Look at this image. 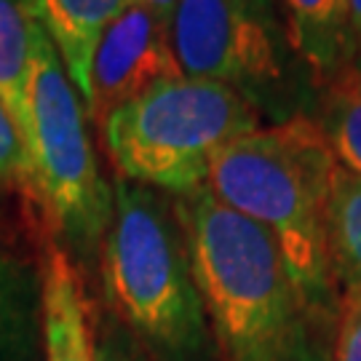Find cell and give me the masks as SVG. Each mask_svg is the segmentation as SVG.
Masks as SVG:
<instances>
[{"mask_svg": "<svg viewBox=\"0 0 361 361\" xmlns=\"http://www.w3.org/2000/svg\"><path fill=\"white\" fill-rule=\"evenodd\" d=\"M214 361H332L337 319L300 289L268 233L207 185L171 198Z\"/></svg>", "mask_w": 361, "mask_h": 361, "instance_id": "obj_1", "label": "cell"}, {"mask_svg": "<svg viewBox=\"0 0 361 361\" xmlns=\"http://www.w3.org/2000/svg\"><path fill=\"white\" fill-rule=\"evenodd\" d=\"M337 158L313 118L292 116L222 147L207 188L271 235L300 289L326 316L340 313L329 271L326 217Z\"/></svg>", "mask_w": 361, "mask_h": 361, "instance_id": "obj_2", "label": "cell"}, {"mask_svg": "<svg viewBox=\"0 0 361 361\" xmlns=\"http://www.w3.org/2000/svg\"><path fill=\"white\" fill-rule=\"evenodd\" d=\"M104 297L155 361H212V335L171 198L118 180L99 252Z\"/></svg>", "mask_w": 361, "mask_h": 361, "instance_id": "obj_3", "label": "cell"}, {"mask_svg": "<svg viewBox=\"0 0 361 361\" xmlns=\"http://www.w3.org/2000/svg\"><path fill=\"white\" fill-rule=\"evenodd\" d=\"M259 107L225 83L177 78L99 123L118 180L185 195L207 185L222 147L259 129Z\"/></svg>", "mask_w": 361, "mask_h": 361, "instance_id": "obj_4", "label": "cell"}, {"mask_svg": "<svg viewBox=\"0 0 361 361\" xmlns=\"http://www.w3.org/2000/svg\"><path fill=\"white\" fill-rule=\"evenodd\" d=\"M27 190L49 225L51 241L91 265L113 219V190L104 182L83 99L67 75L51 38L35 19L30 70Z\"/></svg>", "mask_w": 361, "mask_h": 361, "instance_id": "obj_5", "label": "cell"}, {"mask_svg": "<svg viewBox=\"0 0 361 361\" xmlns=\"http://www.w3.org/2000/svg\"><path fill=\"white\" fill-rule=\"evenodd\" d=\"M169 32L185 78L225 83L259 113L286 89L292 49L273 0H180Z\"/></svg>", "mask_w": 361, "mask_h": 361, "instance_id": "obj_6", "label": "cell"}, {"mask_svg": "<svg viewBox=\"0 0 361 361\" xmlns=\"http://www.w3.org/2000/svg\"><path fill=\"white\" fill-rule=\"evenodd\" d=\"M177 78H185V73L171 46L169 25L142 3L129 0L94 49L86 118L99 126L113 110Z\"/></svg>", "mask_w": 361, "mask_h": 361, "instance_id": "obj_7", "label": "cell"}, {"mask_svg": "<svg viewBox=\"0 0 361 361\" xmlns=\"http://www.w3.org/2000/svg\"><path fill=\"white\" fill-rule=\"evenodd\" d=\"M43 273V361H97L89 302L75 259L49 241Z\"/></svg>", "mask_w": 361, "mask_h": 361, "instance_id": "obj_8", "label": "cell"}, {"mask_svg": "<svg viewBox=\"0 0 361 361\" xmlns=\"http://www.w3.org/2000/svg\"><path fill=\"white\" fill-rule=\"evenodd\" d=\"M286 43L316 89L356 62L348 0H279Z\"/></svg>", "mask_w": 361, "mask_h": 361, "instance_id": "obj_9", "label": "cell"}, {"mask_svg": "<svg viewBox=\"0 0 361 361\" xmlns=\"http://www.w3.org/2000/svg\"><path fill=\"white\" fill-rule=\"evenodd\" d=\"M0 361H43V273L0 244Z\"/></svg>", "mask_w": 361, "mask_h": 361, "instance_id": "obj_10", "label": "cell"}, {"mask_svg": "<svg viewBox=\"0 0 361 361\" xmlns=\"http://www.w3.org/2000/svg\"><path fill=\"white\" fill-rule=\"evenodd\" d=\"M129 0H35V16L51 38L83 107L89 102V70L94 49Z\"/></svg>", "mask_w": 361, "mask_h": 361, "instance_id": "obj_11", "label": "cell"}, {"mask_svg": "<svg viewBox=\"0 0 361 361\" xmlns=\"http://www.w3.org/2000/svg\"><path fill=\"white\" fill-rule=\"evenodd\" d=\"M32 0H0V102L11 113L27 147L30 70H32Z\"/></svg>", "mask_w": 361, "mask_h": 361, "instance_id": "obj_12", "label": "cell"}, {"mask_svg": "<svg viewBox=\"0 0 361 361\" xmlns=\"http://www.w3.org/2000/svg\"><path fill=\"white\" fill-rule=\"evenodd\" d=\"M326 252L337 289H361V177L340 164L329 195Z\"/></svg>", "mask_w": 361, "mask_h": 361, "instance_id": "obj_13", "label": "cell"}, {"mask_svg": "<svg viewBox=\"0 0 361 361\" xmlns=\"http://www.w3.org/2000/svg\"><path fill=\"white\" fill-rule=\"evenodd\" d=\"M340 166L361 177V65L343 70L322 86L319 116L313 118Z\"/></svg>", "mask_w": 361, "mask_h": 361, "instance_id": "obj_14", "label": "cell"}, {"mask_svg": "<svg viewBox=\"0 0 361 361\" xmlns=\"http://www.w3.org/2000/svg\"><path fill=\"white\" fill-rule=\"evenodd\" d=\"M30 185V161H27V147L22 134L13 123L11 113L0 102V185Z\"/></svg>", "mask_w": 361, "mask_h": 361, "instance_id": "obj_15", "label": "cell"}, {"mask_svg": "<svg viewBox=\"0 0 361 361\" xmlns=\"http://www.w3.org/2000/svg\"><path fill=\"white\" fill-rule=\"evenodd\" d=\"M332 361H361V289L340 292Z\"/></svg>", "mask_w": 361, "mask_h": 361, "instance_id": "obj_16", "label": "cell"}, {"mask_svg": "<svg viewBox=\"0 0 361 361\" xmlns=\"http://www.w3.org/2000/svg\"><path fill=\"white\" fill-rule=\"evenodd\" d=\"M97 361H145L123 335H102L97 345Z\"/></svg>", "mask_w": 361, "mask_h": 361, "instance_id": "obj_17", "label": "cell"}, {"mask_svg": "<svg viewBox=\"0 0 361 361\" xmlns=\"http://www.w3.org/2000/svg\"><path fill=\"white\" fill-rule=\"evenodd\" d=\"M134 3H142L147 11H153L164 25L171 27V16L177 11V3L180 0H134Z\"/></svg>", "mask_w": 361, "mask_h": 361, "instance_id": "obj_18", "label": "cell"}, {"mask_svg": "<svg viewBox=\"0 0 361 361\" xmlns=\"http://www.w3.org/2000/svg\"><path fill=\"white\" fill-rule=\"evenodd\" d=\"M350 8V30L356 40V65H361V0H348Z\"/></svg>", "mask_w": 361, "mask_h": 361, "instance_id": "obj_19", "label": "cell"}, {"mask_svg": "<svg viewBox=\"0 0 361 361\" xmlns=\"http://www.w3.org/2000/svg\"><path fill=\"white\" fill-rule=\"evenodd\" d=\"M3 207H6V201H3V188H0V217H3Z\"/></svg>", "mask_w": 361, "mask_h": 361, "instance_id": "obj_20", "label": "cell"}, {"mask_svg": "<svg viewBox=\"0 0 361 361\" xmlns=\"http://www.w3.org/2000/svg\"><path fill=\"white\" fill-rule=\"evenodd\" d=\"M32 6H35V0H32Z\"/></svg>", "mask_w": 361, "mask_h": 361, "instance_id": "obj_21", "label": "cell"}]
</instances>
